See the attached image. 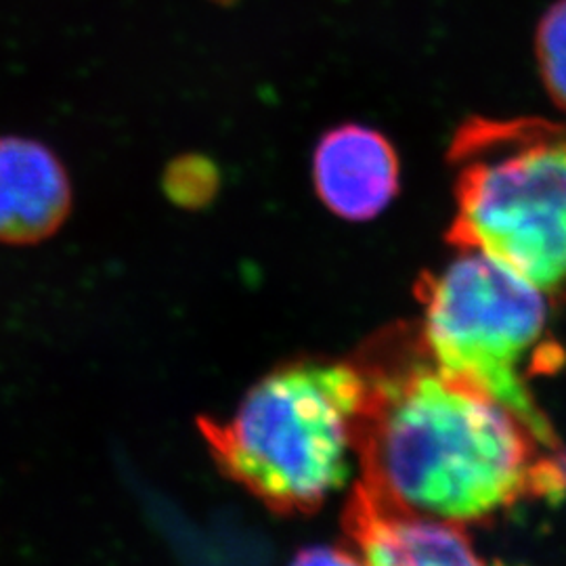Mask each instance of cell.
<instances>
[{"label": "cell", "mask_w": 566, "mask_h": 566, "mask_svg": "<svg viewBox=\"0 0 566 566\" xmlns=\"http://www.w3.org/2000/svg\"><path fill=\"white\" fill-rule=\"evenodd\" d=\"M357 364L359 483L386 504L464 525L565 491L558 451L485 388L437 364L420 332L388 334Z\"/></svg>", "instance_id": "obj_1"}, {"label": "cell", "mask_w": 566, "mask_h": 566, "mask_svg": "<svg viewBox=\"0 0 566 566\" xmlns=\"http://www.w3.org/2000/svg\"><path fill=\"white\" fill-rule=\"evenodd\" d=\"M365 403L357 361H296L266 374L229 420L198 428L219 470L277 514H311L346 485Z\"/></svg>", "instance_id": "obj_2"}, {"label": "cell", "mask_w": 566, "mask_h": 566, "mask_svg": "<svg viewBox=\"0 0 566 566\" xmlns=\"http://www.w3.org/2000/svg\"><path fill=\"white\" fill-rule=\"evenodd\" d=\"M447 240L504 264L554 298L566 292V124L468 118L447 151Z\"/></svg>", "instance_id": "obj_3"}, {"label": "cell", "mask_w": 566, "mask_h": 566, "mask_svg": "<svg viewBox=\"0 0 566 566\" xmlns=\"http://www.w3.org/2000/svg\"><path fill=\"white\" fill-rule=\"evenodd\" d=\"M458 250L416 287L422 304L420 338L428 355L510 409L552 451H560L526 378L560 361L547 340V298L491 256Z\"/></svg>", "instance_id": "obj_4"}, {"label": "cell", "mask_w": 566, "mask_h": 566, "mask_svg": "<svg viewBox=\"0 0 566 566\" xmlns=\"http://www.w3.org/2000/svg\"><path fill=\"white\" fill-rule=\"evenodd\" d=\"M74 181L60 154L36 137L0 135V245H39L74 212Z\"/></svg>", "instance_id": "obj_5"}, {"label": "cell", "mask_w": 566, "mask_h": 566, "mask_svg": "<svg viewBox=\"0 0 566 566\" xmlns=\"http://www.w3.org/2000/svg\"><path fill=\"white\" fill-rule=\"evenodd\" d=\"M311 177L319 202L332 214L367 223L399 196L401 163L385 133L365 124H340L317 143Z\"/></svg>", "instance_id": "obj_6"}, {"label": "cell", "mask_w": 566, "mask_h": 566, "mask_svg": "<svg viewBox=\"0 0 566 566\" xmlns=\"http://www.w3.org/2000/svg\"><path fill=\"white\" fill-rule=\"evenodd\" d=\"M344 528L367 566H485L462 526L390 506L359 481Z\"/></svg>", "instance_id": "obj_7"}, {"label": "cell", "mask_w": 566, "mask_h": 566, "mask_svg": "<svg viewBox=\"0 0 566 566\" xmlns=\"http://www.w3.org/2000/svg\"><path fill=\"white\" fill-rule=\"evenodd\" d=\"M535 60L547 97L566 112V0H556L542 15L535 36Z\"/></svg>", "instance_id": "obj_8"}, {"label": "cell", "mask_w": 566, "mask_h": 566, "mask_svg": "<svg viewBox=\"0 0 566 566\" xmlns=\"http://www.w3.org/2000/svg\"><path fill=\"white\" fill-rule=\"evenodd\" d=\"M163 187L166 198L185 210H200L214 200L221 187L217 164L203 156H182L168 163Z\"/></svg>", "instance_id": "obj_9"}, {"label": "cell", "mask_w": 566, "mask_h": 566, "mask_svg": "<svg viewBox=\"0 0 566 566\" xmlns=\"http://www.w3.org/2000/svg\"><path fill=\"white\" fill-rule=\"evenodd\" d=\"M290 566H367L364 558L340 547H308L303 549Z\"/></svg>", "instance_id": "obj_10"}]
</instances>
